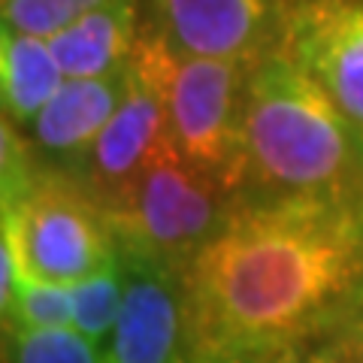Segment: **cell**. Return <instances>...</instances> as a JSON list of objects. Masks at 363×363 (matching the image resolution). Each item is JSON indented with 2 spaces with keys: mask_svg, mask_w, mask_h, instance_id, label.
I'll return each instance as SVG.
<instances>
[{
  "mask_svg": "<svg viewBox=\"0 0 363 363\" xmlns=\"http://www.w3.org/2000/svg\"><path fill=\"white\" fill-rule=\"evenodd\" d=\"M182 285L191 360L330 339L363 303V200L236 194Z\"/></svg>",
  "mask_w": 363,
  "mask_h": 363,
  "instance_id": "obj_1",
  "label": "cell"
},
{
  "mask_svg": "<svg viewBox=\"0 0 363 363\" xmlns=\"http://www.w3.org/2000/svg\"><path fill=\"white\" fill-rule=\"evenodd\" d=\"M242 136L240 194L363 200V140L281 45L248 70Z\"/></svg>",
  "mask_w": 363,
  "mask_h": 363,
  "instance_id": "obj_2",
  "label": "cell"
},
{
  "mask_svg": "<svg viewBox=\"0 0 363 363\" xmlns=\"http://www.w3.org/2000/svg\"><path fill=\"white\" fill-rule=\"evenodd\" d=\"M133 58L164 94L173 149L227 194H240L245 185V82L255 61L179 52L145 16Z\"/></svg>",
  "mask_w": 363,
  "mask_h": 363,
  "instance_id": "obj_3",
  "label": "cell"
},
{
  "mask_svg": "<svg viewBox=\"0 0 363 363\" xmlns=\"http://www.w3.org/2000/svg\"><path fill=\"white\" fill-rule=\"evenodd\" d=\"M0 240L16 248L21 276L76 285L118 255L104 209L73 176L40 164L37 176L0 209Z\"/></svg>",
  "mask_w": 363,
  "mask_h": 363,
  "instance_id": "obj_4",
  "label": "cell"
},
{
  "mask_svg": "<svg viewBox=\"0 0 363 363\" xmlns=\"http://www.w3.org/2000/svg\"><path fill=\"white\" fill-rule=\"evenodd\" d=\"M233 200L236 194H227L167 145L104 215L118 245L140 248L185 272L221 227Z\"/></svg>",
  "mask_w": 363,
  "mask_h": 363,
  "instance_id": "obj_5",
  "label": "cell"
},
{
  "mask_svg": "<svg viewBox=\"0 0 363 363\" xmlns=\"http://www.w3.org/2000/svg\"><path fill=\"white\" fill-rule=\"evenodd\" d=\"M124 306L100 363H191L182 269L140 248L118 245Z\"/></svg>",
  "mask_w": 363,
  "mask_h": 363,
  "instance_id": "obj_6",
  "label": "cell"
},
{
  "mask_svg": "<svg viewBox=\"0 0 363 363\" xmlns=\"http://www.w3.org/2000/svg\"><path fill=\"white\" fill-rule=\"evenodd\" d=\"M279 45L363 140V0H285Z\"/></svg>",
  "mask_w": 363,
  "mask_h": 363,
  "instance_id": "obj_7",
  "label": "cell"
},
{
  "mask_svg": "<svg viewBox=\"0 0 363 363\" xmlns=\"http://www.w3.org/2000/svg\"><path fill=\"white\" fill-rule=\"evenodd\" d=\"M167 145L173 143H169L164 94L152 73L130 58L128 88L118 109L112 112L82 164L67 176H73L88 191V197L106 212Z\"/></svg>",
  "mask_w": 363,
  "mask_h": 363,
  "instance_id": "obj_8",
  "label": "cell"
},
{
  "mask_svg": "<svg viewBox=\"0 0 363 363\" xmlns=\"http://www.w3.org/2000/svg\"><path fill=\"white\" fill-rule=\"evenodd\" d=\"M143 16L179 52L257 61L281 40L285 0H143Z\"/></svg>",
  "mask_w": 363,
  "mask_h": 363,
  "instance_id": "obj_9",
  "label": "cell"
},
{
  "mask_svg": "<svg viewBox=\"0 0 363 363\" xmlns=\"http://www.w3.org/2000/svg\"><path fill=\"white\" fill-rule=\"evenodd\" d=\"M128 70L91 79H67L58 94L37 112V118L21 128L45 167L73 173L82 164V157L121 104L124 88H128Z\"/></svg>",
  "mask_w": 363,
  "mask_h": 363,
  "instance_id": "obj_10",
  "label": "cell"
},
{
  "mask_svg": "<svg viewBox=\"0 0 363 363\" xmlns=\"http://www.w3.org/2000/svg\"><path fill=\"white\" fill-rule=\"evenodd\" d=\"M143 33V0H106L52 33L49 43L67 79L128 70Z\"/></svg>",
  "mask_w": 363,
  "mask_h": 363,
  "instance_id": "obj_11",
  "label": "cell"
},
{
  "mask_svg": "<svg viewBox=\"0 0 363 363\" xmlns=\"http://www.w3.org/2000/svg\"><path fill=\"white\" fill-rule=\"evenodd\" d=\"M67 82L61 61L55 58L49 37L25 33L4 25L0 28V100L4 118L18 128L37 118V112L58 94Z\"/></svg>",
  "mask_w": 363,
  "mask_h": 363,
  "instance_id": "obj_12",
  "label": "cell"
},
{
  "mask_svg": "<svg viewBox=\"0 0 363 363\" xmlns=\"http://www.w3.org/2000/svg\"><path fill=\"white\" fill-rule=\"evenodd\" d=\"M73 303H76L73 327L104 351V345L109 342V336L118 324L121 306H124V264H121V255H116L109 264L94 269L82 281H76L73 285Z\"/></svg>",
  "mask_w": 363,
  "mask_h": 363,
  "instance_id": "obj_13",
  "label": "cell"
},
{
  "mask_svg": "<svg viewBox=\"0 0 363 363\" xmlns=\"http://www.w3.org/2000/svg\"><path fill=\"white\" fill-rule=\"evenodd\" d=\"M4 363H100V348L76 327H4Z\"/></svg>",
  "mask_w": 363,
  "mask_h": 363,
  "instance_id": "obj_14",
  "label": "cell"
},
{
  "mask_svg": "<svg viewBox=\"0 0 363 363\" xmlns=\"http://www.w3.org/2000/svg\"><path fill=\"white\" fill-rule=\"evenodd\" d=\"M76 303L73 285L21 276L16 288V300L4 315V327H37V330H55V327H73Z\"/></svg>",
  "mask_w": 363,
  "mask_h": 363,
  "instance_id": "obj_15",
  "label": "cell"
},
{
  "mask_svg": "<svg viewBox=\"0 0 363 363\" xmlns=\"http://www.w3.org/2000/svg\"><path fill=\"white\" fill-rule=\"evenodd\" d=\"M106 0H0V21L16 30L52 37Z\"/></svg>",
  "mask_w": 363,
  "mask_h": 363,
  "instance_id": "obj_16",
  "label": "cell"
},
{
  "mask_svg": "<svg viewBox=\"0 0 363 363\" xmlns=\"http://www.w3.org/2000/svg\"><path fill=\"white\" fill-rule=\"evenodd\" d=\"M236 363H348V360L333 339H321V342L288 345V348L267 351V354L245 357V360H236Z\"/></svg>",
  "mask_w": 363,
  "mask_h": 363,
  "instance_id": "obj_17",
  "label": "cell"
},
{
  "mask_svg": "<svg viewBox=\"0 0 363 363\" xmlns=\"http://www.w3.org/2000/svg\"><path fill=\"white\" fill-rule=\"evenodd\" d=\"M330 339L342 348L348 363H363V303L345 318L342 327H339Z\"/></svg>",
  "mask_w": 363,
  "mask_h": 363,
  "instance_id": "obj_18",
  "label": "cell"
},
{
  "mask_svg": "<svg viewBox=\"0 0 363 363\" xmlns=\"http://www.w3.org/2000/svg\"><path fill=\"white\" fill-rule=\"evenodd\" d=\"M191 363H236V360H212V357H203V360H191Z\"/></svg>",
  "mask_w": 363,
  "mask_h": 363,
  "instance_id": "obj_19",
  "label": "cell"
}]
</instances>
